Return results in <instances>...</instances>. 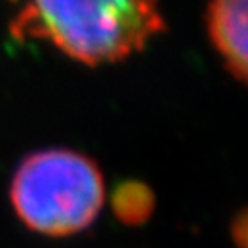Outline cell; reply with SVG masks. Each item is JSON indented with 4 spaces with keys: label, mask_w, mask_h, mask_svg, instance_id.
<instances>
[{
    "label": "cell",
    "mask_w": 248,
    "mask_h": 248,
    "mask_svg": "<svg viewBox=\"0 0 248 248\" xmlns=\"http://www.w3.org/2000/svg\"><path fill=\"white\" fill-rule=\"evenodd\" d=\"M10 35L49 43L88 67L141 53L166 31L160 0H8Z\"/></svg>",
    "instance_id": "obj_1"
},
{
    "label": "cell",
    "mask_w": 248,
    "mask_h": 248,
    "mask_svg": "<svg viewBox=\"0 0 248 248\" xmlns=\"http://www.w3.org/2000/svg\"><path fill=\"white\" fill-rule=\"evenodd\" d=\"M10 202L30 231L73 236L98 219L106 202L104 176L96 160L78 151H33L12 174Z\"/></svg>",
    "instance_id": "obj_2"
},
{
    "label": "cell",
    "mask_w": 248,
    "mask_h": 248,
    "mask_svg": "<svg viewBox=\"0 0 248 248\" xmlns=\"http://www.w3.org/2000/svg\"><path fill=\"white\" fill-rule=\"evenodd\" d=\"M248 0H207L205 30L213 51L236 82H246Z\"/></svg>",
    "instance_id": "obj_3"
},
{
    "label": "cell",
    "mask_w": 248,
    "mask_h": 248,
    "mask_svg": "<svg viewBox=\"0 0 248 248\" xmlns=\"http://www.w3.org/2000/svg\"><path fill=\"white\" fill-rule=\"evenodd\" d=\"M109 203H111V211L115 219L121 225L139 227V225H145L153 217L156 198H155V192L145 182L125 180L115 186V190L111 192V198H109Z\"/></svg>",
    "instance_id": "obj_4"
},
{
    "label": "cell",
    "mask_w": 248,
    "mask_h": 248,
    "mask_svg": "<svg viewBox=\"0 0 248 248\" xmlns=\"http://www.w3.org/2000/svg\"><path fill=\"white\" fill-rule=\"evenodd\" d=\"M231 236H232V240L236 242L238 248H244V246H246V213H244V211H240V213L232 219Z\"/></svg>",
    "instance_id": "obj_5"
}]
</instances>
